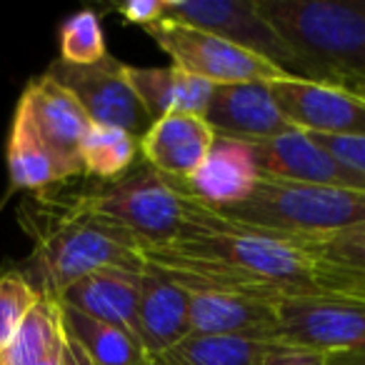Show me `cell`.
Here are the masks:
<instances>
[{
	"mask_svg": "<svg viewBox=\"0 0 365 365\" xmlns=\"http://www.w3.org/2000/svg\"><path fill=\"white\" fill-rule=\"evenodd\" d=\"M148 268L185 290L280 300L323 295L298 240L240 225L190 198V230L175 243L140 250Z\"/></svg>",
	"mask_w": 365,
	"mask_h": 365,
	"instance_id": "cell-1",
	"label": "cell"
},
{
	"mask_svg": "<svg viewBox=\"0 0 365 365\" xmlns=\"http://www.w3.org/2000/svg\"><path fill=\"white\" fill-rule=\"evenodd\" d=\"M26 230L33 235V253L18 273L41 295L58 300L76 280L101 268L143 270L140 248L130 233L88 208L83 193H38L21 210Z\"/></svg>",
	"mask_w": 365,
	"mask_h": 365,
	"instance_id": "cell-2",
	"label": "cell"
},
{
	"mask_svg": "<svg viewBox=\"0 0 365 365\" xmlns=\"http://www.w3.org/2000/svg\"><path fill=\"white\" fill-rule=\"evenodd\" d=\"M258 8L290 46L308 83L345 91L365 83V3L258 0Z\"/></svg>",
	"mask_w": 365,
	"mask_h": 365,
	"instance_id": "cell-3",
	"label": "cell"
},
{
	"mask_svg": "<svg viewBox=\"0 0 365 365\" xmlns=\"http://www.w3.org/2000/svg\"><path fill=\"white\" fill-rule=\"evenodd\" d=\"M218 213L285 238H323L365 223V193L260 178L248 198Z\"/></svg>",
	"mask_w": 365,
	"mask_h": 365,
	"instance_id": "cell-4",
	"label": "cell"
},
{
	"mask_svg": "<svg viewBox=\"0 0 365 365\" xmlns=\"http://www.w3.org/2000/svg\"><path fill=\"white\" fill-rule=\"evenodd\" d=\"M81 193L93 213L130 233L140 250L175 243L190 230V198L145 160Z\"/></svg>",
	"mask_w": 365,
	"mask_h": 365,
	"instance_id": "cell-5",
	"label": "cell"
},
{
	"mask_svg": "<svg viewBox=\"0 0 365 365\" xmlns=\"http://www.w3.org/2000/svg\"><path fill=\"white\" fill-rule=\"evenodd\" d=\"M163 21L198 28L263 58L285 78L305 81L298 58L280 33L263 18L258 0H168Z\"/></svg>",
	"mask_w": 365,
	"mask_h": 365,
	"instance_id": "cell-6",
	"label": "cell"
},
{
	"mask_svg": "<svg viewBox=\"0 0 365 365\" xmlns=\"http://www.w3.org/2000/svg\"><path fill=\"white\" fill-rule=\"evenodd\" d=\"M145 33L158 43L163 53L173 58V66L193 73L213 86L230 83H273L285 78L278 68L265 63L263 58L248 51H240L233 43L198 31V28L180 26L173 21H160L145 28Z\"/></svg>",
	"mask_w": 365,
	"mask_h": 365,
	"instance_id": "cell-7",
	"label": "cell"
},
{
	"mask_svg": "<svg viewBox=\"0 0 365 365\" xmlns=\"http://www.w3.org/2000/svg\"><path fill=\"white\" fill-rule=\"evenodd\" d=\"M48 76L76 96L88 113L91 123L120 128L140 140L153 125L150 113L138 101L125 76V63L106 56L93 66H66L56 61L48 68Z\"/></svg>",
	"mask_w": 365,
	"mask_h": 365,
	"instance_id": "cell-8",
	"label": "cell"
},
{
	"mask_svg": "<svg viewBox=\"0 0 365 365\" xmlns=\"http://www.w3.org/2000/svg\"><path fill=\"white\" fill-rule=\"evenodd\" d=\"M275 310L280 323L278 340L323 355L365 348V305L360 303L330 295H303L280 300Z\"/></svg>",
	"mask_w": 365,
	"mask_h": 365,
	"instance_id": "cell-9",
	"label": "cell"
},
{
	"mask_svg": "<svg viewBox=\"0 0 365 365\" xmlns=\"http://www.w3.org/2000/svg\"><path fill=\"white\" fill-rule=\"evenodd\" d=\"M278 110L310 135L365 138V101L345 88L280 78L268 83Z\"/></svg>",
	"mask_w": 365,
	"mask_h": 365,
	"instance_id": "cell-10",
	"label": "cell"
},
{
	"mask_svg": "<svg viewBox=\"0 0 365 365\" xmlns=\"http://www.w3.org/2000/svg\"><path fill=\"white\" fill-rule=\"evenodd\" d=\"M250 148L260 178H280V180L365 193V173L335 158L298 128L270 140L250 143Z\"/></svg>",
	"mask_w": 365,
	"mask_h": 365,
	"instance_id": "cell-11",
	"label": "cell"
},
{
	"mask_svg": "<svg viewBox=\"0 0 365 365\" xmlns=\"http://www.w3.org/2000/svg\"><path fill=\"white\" fill-rule=\"evenodd\" d=\"M21 98L31 110L33 123L51 150L63 180L68 182L73 178H81V143L91 128V118L76 101V96L56 78L43 73L41 78L28 83Z\"/></svg>",
	"mask_w": 365,
	"mask_h": 365,
	"instance_id": "cell-12",
	"label": "cell"
},
{
	"mask_svg": "<svg viewBox=\"0 0 365 365\" xmlns=\"http://www.w3.org/2000/svg\"><path fill=\"white\" fill-rule=\"evenodd\" d=\"M168 180L180 193L198 200L205 208L225 210L253 193L260 180V173L250 143L215 135L208 158L188 180H175V178H168Z\"/></svg>",
	"mask_w": 365,
	"mask_h": 365,
	"instance_id": "cell-13",
	"label": "cell"
},
{
	"mask_svg": "<svg viewBox=\"0 0 365 365\" xmlns=\"http://www.w3.org/2000/svg\"><path fill=\"white\" fill-rule=\"evenodd\" d=\"M203 120L215 135L235 138L245 143H260L293 130L278 110L268 83H230L213 86L208 110Z\"/></svg>",
	"mask_w": 365,
	"mask_h": 365,
	"instance_id": "cell-14",
	"label": "cell"
},
{
	"mask_svg": "<svg viewBox=\"0 0 365 365\" xmlns=\"http://www.w3.org/2000/svg\"><path fill=\"white\" fill-rule=\"evenodd\" d=\"M190 293V335H218L270 343L280 338L275 303L210 290Z\"/></svg>",
	"mask_w": 365,
	"mask_h": 365,
	"instance_id": "cell-15",
	"label": "cell"
},
{
	"mask_svg": "<svg viewBox=\"0 0 365 365\" xmlns=\"http://www.w3.org/2000/svg\"><path fill=\"white\" fill-rule=\"evenodd\" d=\"M298 245L308 255L320 293L365 305V223L323 238H303Z\"/></svg>",
	"mask_w": 365,
	"mask_h": 365,
	"instance_id": "cell-16",
	"label": "cell"
},
{
	"mask_svg": "<svg viewBox=\"0 0 365 365\" xmlns=\"http://www.w3.org/2000/svg\"><path fill=\"white\" fill-rule=\"evenodd\" d=\"M133 333L148 358H155L185 340L190 335V293L145 265Z\"/></svg>",
	"mask_w": 365,
	"mask_h": 365,
	"instance_id": "cell-17",
	"label": "cell"
},
{
	"mask_svg": "<svg viewBox=\"0 0 365 365\" xmlns=\"http://www.w3.org/2000/svg\"><path fill=\"white\" fill-rule=\"evenodd\" d=\"M215 133L200 115L170 113L140 138L143 160L175 180H188L208 158Z\"/></svg>",
	"mask_w": 365,
	"mask_h": 365,
	"instance_id": "cell-18",
	"label": "cell"
},
{
	"mask_svg": "<svg viewBox=\"0 0 365 365\" xmlns=\"http://www.w3.org/2000/svg\"><path fill=\"white\" fill-rule=\"evenodd\" d=\"M140 275L143 270L118 268V265L93 270L91 275L63 290L58 303L133 333L138 298H140Z\"/></svg>",
	"mask_w": 365,
	"mask_h": 365,
	"instance_id": "cell-19",
	"label": "cell"
},
{
	"mask_svg": "<svg viewBox=\"0 0 365 365\" xmlns=\"http://www.w3.org/2000/svg\"><path fill=\"white\" fill-rule=\"evenodd\" d=\"M125 76L138 101L150 113L153 123L170 113L200 115L208 110L213 83L182 71L178 66L168 68H133L125 66Z\"/></svg>",
	"mask_w": 365,
	"mask_h": 365,
	"instance_id": "cell-20",
	"label": "cell"
},
{
	"mask_svg": "<svg viewBox=\"0 0 365 365\" xmlns=\"http://www.w3.org/2000/svg\"><path fill=\"white\" fill-rule=\"evenodd\" d=\"M8 173H11L13 188L36 190V193L66 182L23 98L18 101L11 138H8Z\"/></svg>",
	"mask_w": 365,
	"mask_h": 365,
	"instance_id": "cell-21",
	"label": "cell"
},
{
	"mask_svg": "<svg viewBox=\"0 0 365 365\" xmlns=\"http://www.w3.org/2000/svg\"><path fill=\"white\" fill-rule=\"evenodd\" d=\"M63 328L81 343L93 365H150L135 333L61 305Z\"/></svg>",
	"mask_w": 365,
	"mask_h": 365,
	"instance_id": "cell-22",
	"label": "cell"
},
{
	"mask_svg": "<svg viewBox=\"0 0 365 365\" xmlns=\"http://www.w3.org/2000/svg\"><path fill=\"white\" fill-rule=\"evenodd\" d=\"M265 343L218 335H188L170 350L150 358V365H258Z\"/></svg>",
	"mask_w": 365,
	"mask_h": 365,
	"instance_id": "cell-23",
	"label": "cell"
},
{
	"mask_svg": "<svg viewBox=\"0 0 365 365\" xmlns=\"http://www.w3.org/2000/svg\"><path fill=\"white\" fill-rule=\"evenodd\" d=\"M138 153H140V140L135 135L120 128L91 123L81 143L83 175L98 178L101 182L113 180L135 165Z\"/></svg>",
	"mask_w": 365,
	"mask_h": 365,
	"instance_id": "cell-24",
	"label": "cell"
},
{
	"mask_svg": "<svg viewBox=\"0 0 365 365\" xmlns=\"http://www.w3.org/2000/svg\"><path fill=\"white\" fill-rule=\"evenodd\" d=\"M63 333L66 330H63L61 303L41 295L18 328L16 338L3 350L0 365H36L53 345L61 343Z\"/></svg>",
	"mask_w": 365,
	"mask_h": 365,
	"instance_id": "cell-25",
	"label": "cell"
},
{
	"mask_svg": "<svg viewBox=\"0 0 365 365\" xmlns=\"http://www.w3.org/2000/svg\"><path fill=\"white\" fill-rule=\"evenodd\" d=\"M108 56L101 21L93 11H81L61 26V58L66 66H93Z\"/></svg>",
	"mask_w": 365,
	"mask_h": 365,
	"instance_id": "cell-26",
	"label": "cell"
},
{
	"mask_svg": "<svg viewBox=\"0 0 365 365\" xmlns=\"http://www.w3.org/2000/svg\"><path fill=\"white\" fill-rule=\"evenodd\" d=\"M41 293L18 270L0 275V355L16 338L26 315L38 303Z\"/></svg>",
	"mask_w": 365,
	"mask_h": 365,
	"instance_id": "cell-27",
	"label": "cell"
},
{
	"mask_svg": "<svg viewBox=\"0 0 365 365\" xmlns=\"http://www.w3.org/2000/svg\"><path fill=\"white\" fill-rule=\"evenodd\" d=\"M258 365H325V355L285 340H270L260 350Z\"/></svg>",
	"mask_w": 365,
	"mask_h": 365,
	"instance_id": "cell-28",
	"label": "cell"
},
{
	"mask_svg": "<svg viewBox=\"0 0 365 365\" xmlns=\"http://www.w3.org/2000/svg\"><path fill=\"white\" fill-rule=\"evenodd\" d=\"M310 135V133H308ZM318 145L330 150L335 158L353 165L355 170L365 173V138H328V135H310Z\"/></svg>",
	"mask_w": 365,
	"mask_h": 365,
	"instance_id": "cell-29",
	"label": "cell"
},
{
	"mask_svg": "<svg viewBox=\"0 0 365 365\" xmlns=\"http://www.w3.org/2000/svg\"><path fill=\"white\" fill-rule=\"evenodd\" d=\"M168 0H128L118 6V13L125 23L130 26L150 28L165 18Z\"/></svg>",
	"mask_w": 365,
	"mask_h": 365,
	"instance_id": "cell-30",
	"label": "cell"
},
{
	"mask_svg": "<svg viewBox=\"0 0 365 365\" xmlns=\"http://www.w3.org/2000/svg\"><path fill=\"white\" fill-rule=\"evenodd\" d=\"M63 330H66V328H63ZM61 365H93L91 358H88V353L81 348V343H78L76 338H71L68 333H66V340H63Z\"/></svg>",
	"mask_w": 365,
	"mask_h": 365,
	"instance_id": "cell-31",
	"label": "cell"
},
{
	"mask_svg": "<svg viewBox=\"0 0 365 365\" xmlns=\"http://www.w3.org/2000/svg\"><path fill=\"white\" fill-rule=\"evenodd\" d=\"M325 365H365V348L328 353L325 355Z\"/></svg>",
	"mask_w": 365,
	"mask_h": 365,
	"instance_id": "cell-32",
	"label": "cell"
},
{
	"mask_svg": "<svg viewBox=\"0 0 365 365\" xmlns=\"http://www.w3.org/2000/svg\"><path fill=\"white\" fill-rule=\"evenodd\" d=\"M63 340H66V333H63ZM63 340L58 345H53V348L48 350V353L43 355V358L38 360L36 365H61V358H63Z\"/></svg>",
	"mask_w": 365,
	"mask_h": 365,
	"instance_id": "cell-33",
	"label": "cell"
},
{
	"mask_svg": "<svg viewBox=\"0 0 365 365\" xmlns=\"http://www.w3.org/2000/svg\"><path fill=\"white\" fill-rule=\"evenodd\" d=\"M350 93H355V96H358V98H363V101H365V83H363V86H355V88H350Z\"/></svg>",
	"mask_w": 365,
	"mask_h": 365,
	"instance_id": "cell-34",
	"label": "cell"
}]
</instances>
